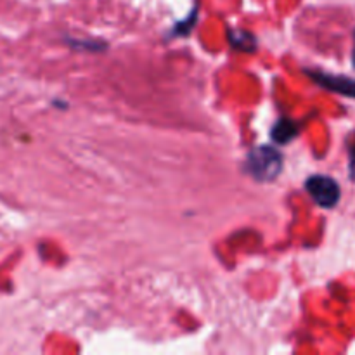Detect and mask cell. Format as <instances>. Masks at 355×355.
Returning a JSON list of instances; mask_svg holds the SVG:
<instances>
[{
	"mask_svg": "<svg viewBox=\"0 0 355 355\" xmlns=\"http://www.w3.org/2000/svg\"><path fill=\"white\" fill-rule=\"evenodd\" d=\"M246 172L259 182H272L283 170V155L272 146H257L246 155Z\"/></svg>",
	"mask_w": 355,
	"mask_h": 355,
	"instance_id": "obj_1",
	"label": "cell"
},
{
	"mask_svg": "<svg viewBox=\"0 0 355 355\" xmlns=\"http://www.w3.org/2000/svg\"><path fill=\"white\" fill-rule=\"evenodd\" d=\"M305 191L321 208H335L342 198L338 182L328 175H312L305 180Z\"/></svg>",
	"mask_w": 355,
	"mask_h": 355,
	"instance_id": "obj_2",
	"label": "cell"
},
{
	"mask_svg": "<svg viewBox=\"0 0 355 355\" xmlns=\"http://www.w3.org/2000/svg\"><path fill=\"white\" fill-rule=\"evenodd\" d=\"M305 73H307L315 83H319L322 89H328L331 90V92L342 94V96L347 97H355V80L349 78V76L331 75V73L322 71H311V69H307Z\"/></svg>",
	"mask_w": 355,
	"mask_h": 355,
	"instance_id": "obj_3",
	"label": "cell"
},
{
	"mask_svg": "<svg viewBox=\"0 0 355 355\" xmlns=\"http://www.w3.org/2000/svg\"><path fill=\"white\" fill-rule=\"evenodd\" d=\"M298 125L293 120H288V118H281L276 125L272 127V139L277 144H288L290 141H293L298 135Z\"/></svg>",
	"mask_w": 355,
	"mask_h": 355,
	"instance_id": "obj_4",
	"label": "cell"
},
{
	"mask_svg": "<svg viewBox=\"0 0 355 355\" xmlns=\"http://www.w3.org/2000/svg\"><path fill=\"white\" fill-rule=\"evenodd\" d=\"M349 155H350V177L355 179V134L352 141L349 142Z\"/></svg>",
	"mask_w": 355,
	"mask_h": 355,
	"instance_id": "obj_5",
	"label": "cell"
},
{
	"mask_svg": "<svg viewBox=\"0 0 355 355\" xmlns=\"http://www.w3.org/2000/svg\"><path fill=\"white\" fill-rule=\"evenodd\" d=\"M352 61H354V66H355V40H354V52H352Z\"/></svg>",
	"mask_w": 355,
	"mask_h": 355,
	"instance_id": "obj_6",
	"label": "cell"
}]
</instances>
